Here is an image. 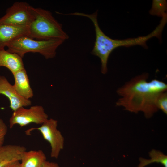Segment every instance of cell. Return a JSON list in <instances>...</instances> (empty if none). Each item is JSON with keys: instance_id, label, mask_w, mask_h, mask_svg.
<instances>
[{"instance_id": "obj_1", "label": "cell", "mask_w": 167, "mask_h": 167, "mask_svg": "<svg viewBox=\"0 0 167 167\" xmlns=\"http://www.w3.org/2000/svg\"><path fill=\"white\" fill-rule=\"evenodd\" d=\"M148 74L143 73L132 78L118 88L117 93L121 97L117 106L135 113L143 112L147 118H151L158 109L156 101L160 93L167 91V85L157 79L148 81Z\"/></svg>"}, {"instance_id": "obj_11", "label": "cell", "mask_w": 167, "mask_h": 167, "mask_svg": "<svg viewBox=\"0 0 167 167\" xmlns=\"http://www.w3.org/2000/svg\"><path fill=\"white\" fill-rule=\"evenodd\" d=\"M15 80L14 88L17 93L21 97L29 99L33 96L26 70L24 68L13 74Z\"/></svg>"}, {"instance_id": "obj_16", "label": "cell", "mask_w": 167, "mask_h": 167, "mask_svg": "<svg viewBox=\"0 0 167 167\" xmlns=\"http://www.w3.org/2000/svg\"><path fill=\"white\" fill-rule=\"evenodd\" d=\"M156 105L159 109H161L165 113L167 114V92H162L157 96L156 101Z\"/></svg>"}, {"instance_id": "obj_15", "label": "cell", "mask_w": 167, "mask_h": 167, "mask_svg": "<svg viewBox=\"0 0 167 167\" xmlns=\"http://www.w3.org/2000/svg\"><path fill=\"white\" fill-rule=\"evenodd\" d=\"M167 10L166 0H153L149 13L152 15L163 17L167 15Z\"/></svg>"}, {"instance_id": "obj_12", "label": "cell", "mask_w": 167, "mask_h": 167, "mask_svg": "<svg viewBox=\"0 0 167 167\" xmlns=\"http://www.w3.org/2000/svg\"><path fill=\"white\" fill-rule=\"evenodd\" d=\"M4 66L13 74L24 68L22 58L17 54L5 49L0 50V67Z\"/></svg>"}, {"instance_id": "obj_14", "label": "cell", "mask_w": 167, "mask_h": 167, "mask_svg": "<svg viewBox=\"0 0 167 167\" xmlns=\"http://www.w3.org/2000/svg\"><path fill=\"white\" fill-rule=\"evenodd\" d=\"M150 159L140 157V163L137 167H144L154 162L160 163L164 167H167V156L160 151L152 149L149 153Z\"/></svg>"}, {"instance_id": "obj_10", "label": "cell", "mask_w": 167, "mask_h": 167, "mask_svg": "<svg viewBox=\"0 0 167 167\" xmlns=\"http://www.w3.org/2000/svg\"><path fill=\"white\" fill-rule=\"evenodd\" d=\"M26 150L25 147L17 145L7 144L0 147V167L20 161L22 153Z\"/></svg>"}, {"instance_id": "obj_18", "label": "cell", "mask_w": 167, "mask_h": 167, "mask_svg": "<svg viewBox=\"0 0 167 167\" xmlns=\"http://www.w3.org/2000/svg\"><path fill=\"white\" fill-rule=\"evenodd\" d=\"M40 167H60L56 162H50L47 160L44 162Z\"/></svg>"}, {"instance_id": "obj_3", "label": "cell", "mask_w": 167, "mask_h": 167, "mask_svg": "<svg viewBox=\"0 0 167 167\" xmlns=\"http://www.w3.org/2000/svg\"><path fill=\"white\" fill-rule=\"evenodd\" d=\"M34 18L29 25L28 37L38 40L59 39L65 41L69 36L49 11L31 6Z\"/></svg>"}, {"instance_id": "obj_17", "label": "cell", "mask_w": 167, "mask_h": 167, "mask_svg": "<svg viewBox=\"0 0 167 167\" xmlns=\"http://www.w3.org/2000/svg\"><path fill=\"white\" fill-rule=\"evenodd\" d=\"M7 131V126L2 119L0 118V147L3 145Z\"/></svg>"}, {"instance_id": "obj_5", "label": "cell", "mask_w": 167, "mask_h": 167, "mask_svg": "<svg viewBox=\"0 0 167 167\" xmlns=\"http://www.w3.org/2000/svg\"><path fill=\"white\" fill-rule=\"evenodd\" d=\"M57 120L53 118L48 119L41 126L31 128L26 131L28 134L33 130H38L44 139L50 144L51 157L55 159L58 158L64 144V138L57 129Z\"/></svg>"}, {"instance_id": "obj_4", "label": "cell", "mask_w": 167, "mask_h": 167, "mask_svg": "<svg viewBox=\"0 0 167 167\" xmlns=\"http://www.w3.org/2000/svg\"><path fill=\"white\" fill-rule=\"evenodd\" d=\"M64 41L59 39L38 40L24 36L10 43L6 46V50L22 58L25 54L32 52L39 53L46 59H51L56 56L57 49Z\"/></svg>"}, {"instance_id": "obj_13", "label": "cell", "mask_w": 167, "mask_h": 167, "mask_svg": "<svg viewBox=\"0 0 167 167\" xmlns=\"http://www.w3.org/2000/svg\"><path fill=\"white\" fill-rule=\"evenodd\" d=\"M46 161V157L41 150H26L21 154V167H40Z\"/></svg>"}, {"instance_id": "obj_8", "label": "cell", "mask_w": 167, "mask_h": 167, "mask_svg": "<svg viewBox=\"0 0 167 167\" xmlns=\"http://www.w3.org/2000/svg\"><path fill=\"white\" fill-rule=\"evenodd\" d=\"M0 94L3 95L9 99L10 107L14 111L19 108L30 105L32 102L30 99H25L16 91L13 86L11 85L4 76H0Z\"/></svg>"}, {"instance_id": "obj_6", "label": "cell", "mask_w": 167, "mask_h": 167, "mask_svg": "<svg viewBox=\"0 0 167 167\" xmlns=\"http://www.w3.org/2000/svg\"><path fill=\"white\" fill-rule=\"evenodd\" d=\"M48 119V115L41 105L32 106L28 109L22 107L13 111L9 119V126L11 128L15 125L21 127L31 123L41 125Z\"/></svg>"}, {"instance_id": "obj_9", "label": "cell", "mask_w": 167, "mask_h": 167, "mask_svg": "<svg viewBox=\"0 0 167 167\" xmlns=\"http://www.w3.org/2000/svg\"><path fill=\"white\" fill-rule=\"evenodd\" d=\"M29 35V26H14L0 23V50L12 41Z\"/></svg>"}, {"instance_id": "obj_7", "label": "cell", "mask_w": 167, "mask_h": 167, "mask_svg": "<svg viewBox=\"0 0 167 167\" xmlns=\"http://www.w3.org/2000/svg\"><path fill=\"white\" fill-rule=\"evenodd\" d=\"M31 7L25 2H15L0 18V23L14 26H29L34 18Z\"/></svg>"}, {"instance_id": "obj_19", "label": "cell", "mask_w": 167, "mask_h": 167, "mask_svg": "<svg viewBox=\"0 0 167 167\" xmlns=\"http://www.w3.org/2000/svg\"><path fill=\"white\" fill-rule=\"evenodd\" d=\"M4 167H21L20 163L19 161H15L9 164Z\"/></svg>"}, {"instance_id": "obj_2", "label": "cell", "mask_w": 167, "mask_h": 167, "mask_svg": "<svg viewBox=\"0 0 167 167\" xmlns=\"http://www.w3.org/2000/svg\"><path fill=\"white\" fill-rule=\"evenodd\" d=\"M97 17V14L96 13L92 14L88 17L94 25L96 36L94 45L91 54L100 59L101 71L103 74H105L107 72L108 59L110 54L114 49L121 46L129 47L137 45L147 49L146 42L148 40L154 37L161 39L162 32L166 24L165 21L161 20L156 28L146 36L123 40L113 39L106 36L101 29Z\"/></svg>"}]
</instances>
